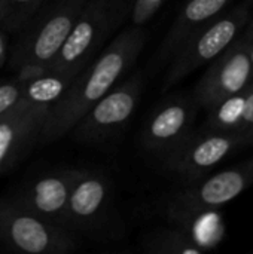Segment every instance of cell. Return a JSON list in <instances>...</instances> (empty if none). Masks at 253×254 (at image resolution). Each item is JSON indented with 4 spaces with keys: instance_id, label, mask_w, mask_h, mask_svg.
Masks as SVG:
<instances>
[{
    "instance_id": "cell-1",
    "label": "cell",
    "mask_w": 253,
    "mask_h": 254,
    "mask_svg": "<svg viewBox=\"0 0 253 254\" xmlns=\"http://www.w3.org/2000/svg\"><path fill=\"white\" fill-rule=\"evenodd\" d=\"M146 43L142 25H134L118 33L109 45L75 76L66 92L49 106L39 140L48 144L67 135L75 124L110 91L122 76L136 64Z\"/></svg>"
},
{
    "instance_id": "cell-2",
    "label": "cell",
    "mask_w": 253,
    "mask_h": 254,
    "mask_svg": "<svg viewBox=\"0 0 253 254\" xmlns=\"http://www.w3.org/2000/svg\"><path fill=\"white\" fill-rule=\"evenodd\" d=\"M86 0H52L16 33L9 64L16 76L27 77L48 70L66 42Z\"/></svg>"
},
{
    "instance_id": "cell-3",
    "label": "cell",
    "mask_w": 253,
    "mask_h": 254,
    "mask_svg": "<svg viewBox=\"0 0 253 254\" xmlns=\"http://www.w3.org/2000/svg\"><path fill=\"white\" fill-rule=\"evenodd\" d=\"M133 0H86L49 71L79 74L103 51L106 42L131 15Z\"/></svg>"
},
{
    "instance_id": "cell-4",
    "label": "cell",
    "mask_w": 253,
    "mask_h": 254,
    "mask_svg": "<svg viewBox=\"0 0 253 254\" xmlns=\"http://www.w3.org/2000/svg\"><path fill=\"white\" fill-rule=\"evenodd\" d=\"M0 244L18 253L66 254L79 249L78 237L16 204L0 199Z\"/></svg>"
},
{
    "instance_id": "cell-5",
    "label": "cell",
    "mask_w": 253,
    "mask_h": 254,
    "mask_svg": "<svg viewBox=\"0 0 253 254\" xmlns=\"http://www.w3.org/2000/svg\"><path fill=\"white\" fill-rule=\"evenodd\" d=\"M143 91L142 74L119 80L75 124L69 134L82 143L103 141L121 131L133 118Z\"/></svg>"
},
{
    "instance_id": "cell-6",
    "label": "cell",
    "mask_w": 253,
    "mask_h": 254,
    "mask_svg": "<svg viewBox=\"0 0 253 254\" xmlns=\"http://www.w3.org/2000/svg\"><path fill=\"white\" fill-rule=\"evenodd\" d=\"M246 18V12L240 9L233 15L203 25L191 34L177 49L174 63L167 73L166 86L179 82L191 71L216 60L234 42Z\"/></svg>"
},
{
    "instance_id": "cell-7",
    "label": "cell",
    "mask_w": 253,
    "mask_h": 254,
    "mask_svg": "<svg viewBox=\"0 0 253 254\" xmlns=\"http://www.w3.org/2000/svg\"><path fill=\"white\" fill-rule=\"evenodd\" d=\"M251 40L252 37H248L227 52L224 51L197 85V101L207 110L246 89L253 74Z\"/></svg>"
},
{
    "instance_id": "cell-8",
    "label": "cell",
    "mask_w": 253,
    "mask_h": 254,
    "mask_svg": "<svg viewBox=\"0 0 253 254\" xmlns=\"http://www.w3.org/2000/svg\"><path fill=\"white\" fill-rule=\"evenodd\" d=\"M79 171L81 170H60L42 174L10 198L33 214L69 229L67 204Z\"/></svg>"
},
{
    "instance_id": "cell-9",
    "label": "cell",
    "mask_w": 253,
    "mask_h": 254,
    "mask_svg": "<svg viewBox=\"0 0 253 254\" xmlns=\"http://www.w3.org/2000/svg\"><path fill=\"white\" fill-rule=\"evenodd\" d=\"M49 106L21 101L0 116V176L39 140Z\"/></svg>"
},
{
    "instance_id": "cell-10",
    "label": "cell",
    "mask_w": 253,
    "mask_h": 254,
    "mask_svg": "<svg viewBox=\"0 0 253 254\" xmlns=\"http://www.w3.org/2000/svg\"><path fill=\"white\" fill-rule=\"evenodd\" d=\"M110 183L98 171L81 170L67 204V228L88 229L97 226L109 208Z\"/></svg>"
},
{
    "instance_id": "cell-11",
    "label": "cell",
    "mask_w": 253,
    "mask_h": 254,
    "mask_svg": "<svg viewBox=\"0 0 253 254\" xmlns=\"http://www.w3.org/2000/svg\"><path fill=\"white\" fill-rule=\"evenodd\" d=\"M240 141L239 137L210 134L197 138H185L169 153L167 165L185 177H198L219 164Z\"/></svg>"
},
{
    "instance_id": "cell-12",
    "label": "cell",
    "mask_w": 253,
    "mask_h": 254,
    "mask_svg": "<svg viewBox=\"0 0 253 254\" xmlns=\"http://www.w3.org/2000/svg\"><path fill=\"white\" fill-rule=\"evenodd\" d=\"M192 109L185 100H171L154 112L146 122L142 141L154 153H170L185 138L191 124Z\"/></svg>"
},
{
    "instance_id": "cell-13",
    "label": "cell",
    "mask_w": 253,
    "mask_h": 254,
    "mask_svg": "<svg viewBox=\"0 0 253 254\" xmlns=\"http://www.w3.org/2000/svg\"><path fill=\"white\" fill-rule=\"evenodd\" d=\"M253 170L251 167L233 168L221 171L200 186H195L180 196V202L188 210H206L221 207L237 198L252 182Z\"/></svg>"
},
{
    "instance_id": "cell-14",
    "label": "cell",
    "mask_w": 253,
    "mask_h": 254,
    "mask_svg": "<svg viewBox=\"0 0 253 254\" xmlns=\"http://www.w3.org/2000/svg\"><path fill=\"white\" fill-rule=\"evenodd\" d=\"M228 1L230 0H189L179 13L177 21L161 48V57H169L176 52L191 34L213 19Z\"/></svg>"
},
{
    "instance_id": "cell-15",
    "label": "cell",
    "mask_w": 253,
    "mask_h": 254,
    "mask_svg": "<svg viewBox=\"0 0 253 254\" xmlns=\"http://www.w3.org/2000/svg\"><path fill=\"white\" fill-rule=\"evenodd\" d=\"M19 79L22 80V101L30 104L52 106L66 92L75 76L45 70Z\"/></svg>"
},
{
    "instance_id": "cell-16",
    "label": "cell",
    "mask_w": 253,
    "mask_h": 254,
    "mask_svg": "<svg viewBox=\"0 0 253 254\" xmlns=\"http://www.w3.org/2000/svg\"><path fill=\"white\" fill-rule=\"evenodd\" d=\"M46 0H0V30L18 33Z\"/></svg>"
},
{
    "instance_id": "cell-17",
    "label": "cell",
    "mask_w": 253,
    "mask_h": 254,
    "mask_svg": "<svg viewBox=\"0 0 253 254\" xmlns=\"http://www.w3.org/2000/svg\"><path fill=\"white\" fill-rule=\"evenodd\" d=\"M209 112V127L215 129H233L242 127L246 112V89L227 97Z\"/></svg>"
},
{
    "instance_id": "cell-18",
    "label": "cell",
    "mask_w": 253,
    "mask_h": 254,
    "mask_svg": "<svg viewBox=\"0 0 253 254\" xmlns=\"http://www.w3.org/2000/svg\"><path fill=\"white\" fill-rule=\"evenodd\" d=\"M145 246L152 253H197L195 249L183 235L176 232H155L148 235Z\"/></svg>"
},
{
    "instance_id": "cell-19",
    "label": "cell",
    "mask_w": 253,
    "mask_h": 254,
    "mask_svg": "<svg viewBox=\"0 0 253 254\" xmlns=\"http://www.w3.org/2000/svg\"><path fill=\"white\" fill-rule=\"evenodd\" d=\"M22 101V80L15 77L0 83V116L16 107Z\"/></svg>"
},
{
    "instance_id": "cell-20",
    "label": "cell",
    "mask_w": 253,
    "mask_h": 254,
    "mask_svg": "<svg viewBox=\"0 0 253 254\" xmlns=\"http://www.w3.org/2000/svg\"><path fill=\"white\" fill-rule=\"evenodd\" d=\"M166 0H133L131 18L134 25H143L148 22Z\"/></svg>"
},
{
    "instance_id": "cell-21",
    "label": "cell",
    "mask_w": 253,
    "mask_h": 254,
    "mask_svg": "<svg viewBox=\"0 0 253 254\" xmlns=\"http://www.w3.org/2000/svg\"><path fill=\"white\" fill-rule=\"evenodd\" d=\"M242 125L253 128V89L246 91V112H245Z\"/></svg>"
},
{
    "instance_id": "cell-22",
    "label": "cell",
    "mask_w": 253,
    "mask_h": 254,
    "mask_svg": "<svg viewBox=\"0 0 253 254\" xmlns=\"http://www.w3.org/2000/svg\"><path fill=\"white\" fill-rule=\"evenodd\" d=\"M7 33L0 30V67L4 64L6 61V55H7Z\"/></svg>"
},
{
    "instance_id": "cell-23",
    "label": "cell",
    "mask_w": 253,
    "mask_h": 254,
    "mask_svg": "<svg viewBox=\"0 0 253 254\" xmlns=\"http://www.w3.org/2000/svg\"><path fill=\"white\" fill-rule=\"evenodd\" d=\"M251 60H252V68H253V37L251 40Z\"/></svg>"
}]
</instances>
